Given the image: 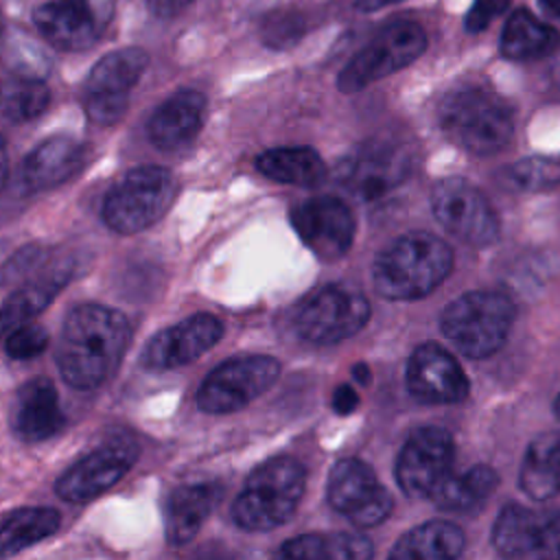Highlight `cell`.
<instances>
[{"instance_id": "5", "label": "cell", "mask_w": 560, "mask_h": 560, "mask_svg": "<svg viewBox=\"0 0 560 560\" xmlns=\"http://www.w3.org/2000/svg\"><path fill=\"white\" fill-rule=\"evenodd\" d=\"M516 317L514 302L501 291H468L442 313V332L470 359L494 354L508 339Z\"/></svg>"}, {"instance_id": "45", "label": "cell", "mask_w": 560, "mask_h": 560, "mask_svg": "<svg viewBox=\"0 0 560 560\" xmlns=\"http://www.w3.org/2000/svg\"><path fill=\"white\" fill-rule=\"evenodd\" d=\"M553 411H556V416L560 418V394H558V398H556V405H553Z\"/></svg>"}, {"instance_id": "37", "label": "cell", "mask_w": 560, "mask_h": 560, "mask_svg": "<svg viewBox=\"0 0 560 560\" xmlns=\"http://www.w3.org/2000/svg\"><path fill=\"white\" fill-rule=\"evenodd\" d=\"M510 7V0H475L464 18V26L468 33H479L488 28V24L501 15Z\"/></svg>"}, {"instance_id": "36", "label": "cell", "mask_w": 560, "mask_h": 560, "mask_svg": "<svg viewBox=\"0 0 560 560\" xmlns=\"http://www.w3.org/2000/svg\"><path fill=\"white\" fill-rule=\"evenodd\" d=\"M306 31V18L295 11L273 13L262 24V37L269 46H287Z\"/></svg>"}, {"instance_id": "11", "label": "cell", "mask_w": 560, "mask_h": 560, "mask_svg": "<svg viewBox=\"0 0 560 560\" xmlns=\"http://www.w3.org/2000/svg\"><path fill=\"white\" fill-rule=\"evenodd\" d=\"M435 219L459 241L475 247L490 245L499 234V219L486 195L464 177L440 179L431 192Z\"/></svg>"}, {"instance_id": "13", "label": "cell", "mask_w": 560, "mask_h": 560, "mask_svg": "<svg viewBox=\"0 0 560 560\" xmlns=\"http://www.w3.org/2000/svg\"><path fill=\"white\" fill-rule=\"evenodd\" d=\"M138 459V446L116 438L77 459L57 481L55 492L68 503H85L116 486Z\"/></svg>"}, {"instance_id": "26", "label": "cell", "mask_w": 560, "mask_h": 560, "mask_svg": "<svg viewBox=\"0 0 560 560\" xmlns=\"http://www.w3.org/2000/svg\"><path fill=\"white\" fill-rule=\"evenodd\" d=\"M464 532L446 521H429L409 529L392 549L396 560H451L464 551Z\"/></svg>"}, {"instance_id": "44", "label": "cell", "mask_w": 560, "mask_h": 560, "mask_svg": "<svg viewBox=\"0 0 560 560\" xmlns=\"http://www.w3.org/2000/svg\"><path fill=\"white\" fill-rule=\"evenodd\" d=\"M352 372H354V376H357V378H361V383H363V385L370 381V372L365 370V365H363V363H361V365H354V370H352Z\"/></svg>"}, {"instance_id": "16", "label": "cell", "mask_w": 560, "mask_h": 560, "mask_svg": "<svg viewBox=\"0 0 560 560\" xmlns=\"http://www.w3.org/2000/svg\"><path fill=\"white\" fill-rule=\"evenodd\" d=\"M223 335V324L210 313L190 315L158 335H153L142 350V368L164 372L197 361Z\"/></svg>"}, {"instance_id": "38", "label": "cell", "mask_w": 560, "mask_h": 560, "mask_svg": "<svg viewBox=\"0 0 560 560\" xmlns=\"http://www.w3.org/2000/svg\"><path fill=\"white\" fill-rule=\"evenodd\" d=\"M542 558H560V512H547Z\"/></svg>"}, {"instance_id": "21", "label": "cell", "mask_w": 560, "mask_h": 560, "mask_svg": "<svg viewBox=\"0 0 560 560\" xmlns=\"http://www.w3.org/2000/svg\"><path fill=\"white\" fill-rule=\"evenodd\" d=\"M221 499L217 483H188L171 492L164 512V532L171 545L190 542Z\"/></svg>"}, {"instance_id": "31", "label": "cell", "mask_w": 560, "mask_h": 560, "mask_svg": "<svg viewBox=\"0 0 560 560\" xmlns=\"http://www.w3.org/2000/svg\"><path fill=\"white\" fill-rule=\"evenodd\" d=\"M59 512L52 508H18L0 516V558L15 556L59 527Z\"/></svg>"}, {"instance_id": "22", "label": "cell", "mask_w": 560, "mask_h": 560, "mask_svg": "<svg viewBox=\"0 0 560 560\" xmlns=\"http://www.w3.org/2000/svg\"><path fill=\"white\" fill-rule=\"evenodd\" d=\"M85 149L74 138L55 136L37 144L24 160V182L31 190H48L70 179L83 164Z\"/></svg>"}, {"instance_id": "41", "label": "cell", "mask_w": 560, "mask_h": 560, "mask_svg": "<svg viewBox=\"0 0 560 560\" xmlns=\"http://www.w3.org/2000/svg\"><path fill=\"white\" fill-rule=\"evenodd\" d=\"M394 2H400V0H357L354 7L359 11H376V9H383V7L394 4Z\"/></svg>"}, {"instance_id": "19", "label": "cell", "mask_w": 560, "mask_h": 560, "mask_svg": "<svg viewBox=\"0 0 560 560\" xmlns=\"http://www.w3.org/2000/svg\"><path fill=\"white\" fill-rule=\"evenodd\" d=\"M203 114L206 96L197 90H179L153 112L149 120V138L158 149H179L197 136Z\"/></svg>"}, {"instance_id": "34", "label": "cell", "mask_w": 560, "mask_h": 560, "mask_svg": "<svg viewBox=\"0 0 560 560\" xmlns=\"http://www.w3.org/2000/svg\"><path fill=\"white\" fill-rule=\"evenodd\" d=\"M48 341L50 337L44 326L24 322L4 335V350L11 359L26 361V359L39 357L48 348Z\"/></svg>"}, {"instance_id": "30", "label": "cell", "mask_w": 560, "mask_h": 560, "mask_svg": "<svg viewBox=\"0 0 560 560\" xmlns=\"http://www.w3.org/2000/svg\"><path fill=\"white\" fill-rule=\"evenodd\" d=\"M372 542L359 534H304L287 540L278 556L289 560H365Z\"/></svg>"}, {"instance_id": "7", "label": "cell", "mask_w": 560, "mask_h": 560, "mask_svg": "<svg viewBox=\"0 0 560 560\" xmlns=\"http://www.w3.org/2000/svg\"><path fill=\"white\" fill-rule=\"evenodd\" d=\"M427 48V33L411 20H396L381 28L339 72L337 88L346 94L359 92L370 83L409 66Z\"/></svg>"}, {"instance_id": "9", "label": "cell", "mask_w": 560, "mask_h": 560, "mask_svg": "<svg viewBox=\"0 0 560 560\" xmlns=\"http://www.w3.org/2000/svg\"><path fill=\"white\" fill-rule=\"evenodd\" d=\"M280 376V363L267 354H243L219 363L199 385L197 405L206 413H232L262 396Z\"/></svg>"}, {"instance_id": "42", "label": "cell", "mask_w": 560, "mask_h": 560, "mask_svg": "<svg viewBox=\"0 0 560 560\" xmlns=\"http://www.w3.org/2000/svg\"><path fill=\"white\" fill-rule=\"evenodd\" d=\"M7 175H9V153H7L4 138L0 136V188H2L4 182H7Z\"/></svg>"}, {"instance_id": "18", "label": "cell", "mask_w": 560, "mask_h": 560, "mask_svg": "<svg viewBox=\"0 0 560 560\" xmlns=\"http://www.w3.org/2000/svg\"><path fill=\"white\" fill-rule=\"evenodd\" d=\"M66 424L55 385L39 376L24 383L13 400L11 427L24 442H44L57 435Z\"/></svg>"}, {"instance_id": "1", "label": "cell", "mask_w": 560, "mask_h": 560, "mask_svg": "<svg viewBox=\"0 0 560 560\" xmlns=\"http://www.w3.org/2000/svg\"><path fill=\"white\" fill-rule=\"evenodd\" d=\"M129 341L131 326L120 311L105 304L74 306L55 352L61 378L81 392L101 387L118 370Z\"/></svg>"}, {"instance_id": "27", "label": "cell", "mask_w": 560, "mask_h": 560, "mask_svg": "<svg viewBox=\"0 0 560 560\" xmlns=\"http://www.w3.org/2000/svg\"><path fill=\"white\" fill-rule=\"evenodd\" d=\"M518 483L534 501H547L560 494V433L536 438L521 464Z\"/></svg>"}, {"instance_id": "23", "label": "cell", "mask_w": 560, "mask_h": 560, "mask_svg": "<svg viewBox=\"0 0 560 560\" xmlns=\"http://www.w3.org/2000/svg\"><path fill=\"white\" fill-rule=\"evenodd\" d=\"M547 512H532L523 505H505L494 523L492 542L505 558H542Z\"/></svg>"}, {"instance_id": "8", "label": "cell", "mask_w": 560, "mask_h": 560, "mask_svg": "<svg viewBox=\"0 0 560 560\" xmlns=\"http://www.w3.org/2000/svg\"><path fill=\"white\" fill-rule=\"evenodd\" d=\"M370 319L368 298L350 284H326L302 302L295 330L315 346H332L357 335Z\"/></svg>"}, {"instance_id": "40", "label": "cell", "mask_w": 560, "mask_h": 560, "mask_svg": "<svg viewBox=\"0 0 560 560\" xmlns=\"http://www.w3.org/2000/svg\"><path fill=\"white\" fill-rule=\"evenodd\" d=\"M192 0H149V9L158 18H173L184 11Z\"/></svg>"}, {"instance_id": "39", "label": "cell", "mask_w": 560, "mask_h": 560, "mask_svg": "<svg viewBox=\"0 0 560 560\" xmlns=\"http://www.w3.org/2000/svg\"><path fill=\"white\" fill-rule=\"evenodd\" d=\"M357 405H359V394H357L354 387H350V385H339V387L335 389V394H332V407H335L337 413L348 416V413H352V411L357 409Z\"/></svg>"}, {"instance_id": "43", "label": "cell", "mask_w": 560, "mask_h": 560, "mask_svg": "<svg viewBox=\"0 0 560 560\" xmlns=\"http://www.w3.org/2000/svg\"><path fill=\"white\" fill-rule=\"evenodd\" d=\"M538 2H540V7H542L549 15H553V18L560 20V0H538Z\"/></svg>"}, {"instance_id": "3", "label": "cell", "mask_w": 560, "mask_h": 560, "mask_svg": "<svg viewBox=\"0 0 560 560\" xmlns=\"http://www.w3.org/2000/svg\"><path fill=\"white\" fill-rule=\"evenodd\" d=\"M440 125L451 142L475 155L499 153L514 133L510 105L479 85L448 92L440 105Z\"/></svg>"}, {"instance_id": "33", "label": "cell", "mask_w": 560, "mask_h": 560, "mask_svg": "<svg viewBox=\"0 0 560 560\" xmlns=\"http://www.w3.org/2000/svg\"><path fill=\"white\" fill-rule=\"evenodd\" d=\"M50 90L44 81L20 77L0 90V109L13 122H28L46 112Z\"/></svg>"}, {"instance_id": "20", "label": "cell", "mask_w": 560, "mask_h": 560, "mask_svg": "<svg viewBox=\"0 0 560 560\" xmlns=\"http://www.w3.org/2000/svg\"><path fill=\"white\" fill-rule=\"evenodd\" d=\"M409 171V160L405 153L392 147H370L363 149L346 173L348 188L363 199H376L398 186Z\"/></svg>"}, {"instance_id": "25", "label": "cell", "mask_w": 560, "mask_h": 560, "mask_svg": "<svg viewBox=\"0 0 560 560\" xmlns=\"http://www.w3.org/2000/svg\"><path fill=\"white\" fill-rule=\"evenodd\" d=\"M497 483H499L497 472L486 464H477L464 472L451 470L438 483V488L431 492L429 499H433V503L446 512H457V514L475 512L486 503V499L492 494Z\"/></svg>"}, {"instance_id": "29", "label": "cell", "mask_w": 560, "mask_h": 560, "mask_svg": "<svg viewBox=\"0 0 560 560\" xmlns=\"http://www.w3.org/2000/svg\"><path fill=\"white\" fill-rule=\"evenodd\" d=\"M256 168L282 184H293V186H317L324 175L326 166L319 153L311 147H276L258 155Z\"/></svg>"}, {"instance_id": "28", "label": "cell", "mask_w": 560, "mask_h": 560, "mask_svg": "<svg viewBox=\"0 0 560 560\" xmlns=\"http://www.w3.org/2000/svg\"><path fill=\"white\" fill-rule=\"evenodd\" d=\"M560 46V33L540 20H536L529 11L516 9L503 26L501 33V52L508 59L527 61L551 55Z\"/></svg>"}, {"instance_id": "2", "label": "cell", "mask_w": 560, "mask_h": 560, "mask_svg": "<svg viewBox=\"0 0 560 560\" xmlns=\"http://www.w3.org/2000/svg\"><path fill=\"white\" fill-rule=\"evenodd\" d=\"M453 267L451 247L431 232H407L374 260V287L385 300H418L438 289Z\"/></svg>"}, {"instance_id": "4", "label": "cell", "mask_w": 560, "mask_h": 560, "mask_svg": "<svg viewBox=\"0 0 560 560\" xmlns=\"http://www.w3.org/2000/svg\"><path fill=\"white\" fill-rule=\"evenodd\" d=\"M304 466L278 455L256 466L232 505V518L247 532H267L282 525L304 494Z\"/></svg>"}, {"instance_id": "6", "label": "cell", "mask_w": 560, "mask_h": 560, "mask_svg": "<svg viewBox=\"0 0 560 560\" xmlns=\"http://www.w3.org/2000/svg\"><path fill=\"white\" fill-rule=\"evenodd\" d=\"M175 177L168 168L147 164L125 173L103 199V221L118 234H136L166 214L175 201Z\"/></svg>"}, {"instance_id": "24", "label": "cell", "mask_w": 560, "mask_h": 560, "mask_svg": "<svg viewBox=\"0 0 560 560\" xmlns=\"http://www.w3.org/2000/svg\"><path fill=\"white\" fill-rule=\"evenodd\" d=\"M149 55L142 48H118L101 57L88 74L85 94L129 98L131 88L147 70Z\"/></svg>"}, {"instance_id": "15", "label": "cell", "mask_w": 560, "mask_h": 560, "mask_svg": "<svg viewBox=\"0 0 560 560\" xmlns=\"http://www.w3.org/2000/svg\"><path fill=\"white\" fill-rule=\"evenodd\" d=\"M291 223L304 245L322 260L341 258L357 232L352 210L337 197H311L298 203L291 212Z\"/></svg>"}, {"instance_id": "32", "label": "cell", "mask_w": 560, "mask_h": 560, "mask_svg": "<svg viewBox=\"0 0 560 560\" xmlns=\"http://www.w3.org/2000/svg\"><path fill=\"white\" fill-rule=\"evenodd\" d=\"M68 271H50L37 280L26 282L15 293L7 298V302L0 306V337H4L15 326L31 322L35 315H39L55 295L63 289L68 282Z\"/></svg>"}, {"instance_id": "35", "label": "cell", "mask_w": 560, "mask_h": 560, "mask_svg": "<svg viewBox=\"0 0 560 560\" xmlns=\"http://www.w3.org/2000/svg\"><path fill=\"white\" fill-rule=\"evenodd\" d=\"M512 179L516 186L527 190L549 188L560 182V162L545 158H525L512 168Z\"/></svg>"}, {"instance_id": "12", "label": "cell", "mask_w": 560, "mask_h": 560, "mask_svg": "<svg viewBox=\"0 0 560 560\" xmlns=\"http://www.w3.org/2000/svg\"><path fill=\"white\" fill-rule=\"evenodd\" d=\"M326 497L330 508L357 527H374L383 523L394 505L374 470L357 457H346L332 466Z\"/></svg>"}, {"instance_id": "10", "label": "cell", "mask_w": 560, "mask_h": 560, "mask_svg": "<svg viewBox=\"0 0 560 560\" xmlns=\"http://www.w3.org/2000/svg\"><path fill=\"white\" fill-rule=\"evenodd\" d=\"M116 0H44L33 11L39 35L59 50L94 46L107 31Z\"/></svg>"}, {"instance_id": "17", "label": "cell", "mask_w": 560, "mask_h": 560, "mask_svg": "<svg viewBox=\"0 0 560 560\" xmlns=\"http://www.w3.org/2000/svg\"><path fill=\"white\" fill-rule=\"evenodd\" d=\"M411 396L431 405L459 402L468 394V378L457 359L438 343H422L407 363Z\"/></svg>"}, {"instance_id": "14", "label": "cell", "mask_w": 560, "mask_h": 560, "mask_svg": "<svg viewBox=\"0 0 560 560\" xmlns=\"http://www.w3.org/2000/svg\"><path fill=\"white\" fill-rule=\"evenodd\" d=\"M453 438L440 427L416 429L396 459V481L407 497L424 499L453 470Z\"/></svg>"}]
</instances>
